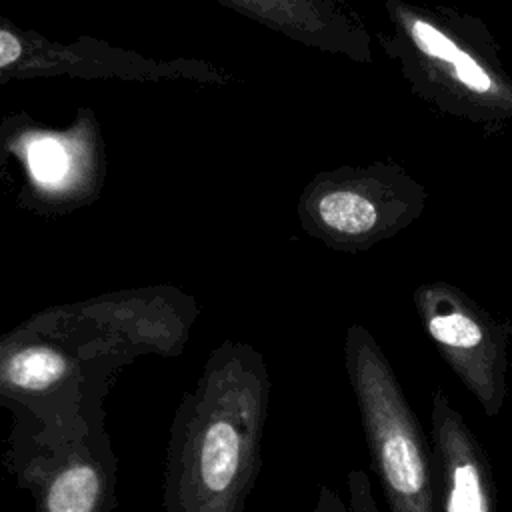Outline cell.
Instances as JSON below:
<instances>
[{"label": "cell", "instance_id": "obj_10", "mask_svg": "<svg viewBox=\"0 0 512 512\" xmlns=\"http://www.w3.org/2000/svg\"><path fill=\"white\" fill-rule=\"evenodd\" d=\"M438 512H498L494 474L484 446L438 388L430 402Z\"/></svg>", "mask_w": 512, "mask_h": 512}, {"label": "cell", "instance_id": "obj_1", "mask_svg": "<svg viewBox=\"0 0 512 512\" xmlns=\"http://www.w3.org/2000/svg\"><path fill=\"white\" fill-rule=\"evenodd\" d=\"M270 402L264 356L246 342L216 346L172 420L164 512H244L262 464Z\"/></svg>", "mask_w": 512, "mask_h": 512}, {"label": "cell", "instance_id": "obj_12", "mask_svg": "<svg viewBox=\"0 0 512 512\" xmlns=\"http://www.w3.org/2000/svg\"><path fill=\"white\" fill-rule=\"evenodd\" d=\"M10 148L26 176V198L38 210L66 212L100 190L102 166L82 136L30 132Z\"/></svg>", "mask_w": 512, "mask_h": 512}, {"label": "cell", "instance_id": "obj_6", "mask_svg": "<svg viewBox=\"0 0 512 512\" xmlns=\"http://www.w3.org/2000/svg\"><path fill=\"white\" fill-rule=\"evenodd\" d=\"M426 202V186L404 166L376 160L318 172L296 210L308 236L338 252H364L414 224Z\"/></svg>", "mask_w": 512, "mask_h": 512}, {"label": "cell", "instance_id": "obj_2", "mask_svg": "<svg viewBox=\"0 0 512 512\" xmlns=\"http://www.w3.org/2000/svg\"><path fill=\"white\" fill-rule=\"evenodd\" d=\"M384 12L380 48L418 100L488 134L512 122V74L480 16L410 0H384Z\"/></svg>", "mask_w": 512, "mask_h": 512}, {"label": "cell", "instance_id": "obj_4", "mask_svg": "<svg viewBox=\"0 0 512 512\" xmlns=\"http://www.w3.org/2000/svg\"><path fill=\"white\" fill-rule=\"evenodd\" d=\"M344 366L390 512H438L434 450L394 368L362 324L346 328Z\"/></svg>", "mask_w": 512, "mask_h": 512}, {"label": "cell", "instance_id": "obj_7", "mask_svg": "<svg viewBox=\"0 0 512 512\" xmlns=\"http://www.w3.org/2000/svg\"><path fill=\"white\" fill-rule=\"evenodd\" d=\"M414 308L426 336L488 418L506 398L508 340L512 326L494 318L466 292L446 280L414 290Z\"/></svg>", "mask_w": 512, "mask_h": 512}, {"label": "cell", "instance_id": "obj_3", "mask_svg": "<svg viewBox=\"0 0 512 512\" xmlns=\"http://www.w3.org/2000/svg\"><path fill=\"white\" fill-rule=\"evenodd\" d=\"M198 314L192 296L158 284L52 306L28 320L66 344L94 382L108 390L138 356H178Z\"/></svg>", "mask_w": 512, "mask_h": 512}, {"label": "cell", "instance_id": "obj_5", "mask_svg": "<svg viewBox=\"0 0 512 512\" xmlns=\"http://www.w3.org/2000/svg\"><path fill=\"white\" fill-rule=\"evenodd\" d=\"M106 392L66 344L30 320L0 336V406L16 418L8 440L46 446L104 422Z\"/></svg>", "mask_w": 512, "mask_h": 512}, {"label": "cell", "instance_id": "obj_8", "mask_svg": "<svg viewBox=\"0 0 512 512\" xmlns=\"http://www.w3.org/2000/svg\"><path fill=\"white\" fill-rule=\"evenodd\" d=\"M10 468L36 512H116L118 456L104 422L58 442L38 446L10 440Z\"/></svg>", "mask_w": 512, "mask_h": 512}, {"label": "cell", "instance_id": "obj_9", "mask_svg": "<svg viewBox=\"0 0 512 512\" xmlns=\"http://www.w3.org/2000/svg\"><path fill=\"white\" fill-rule=\"evenodd\" d=\"M48 74L124 78L188 76L210 82L228 80V74L218 68H210L206 62H152L90 40L80 46L56 44L0 20V80Z\"/></svg>", "mask_w": 512, "mask_h": 512}, {"label": "cell", "instance_id": "obj_11", "mask_svg": "<svg viewBox=\"0 0 512 512\" xmlns=\"http://www.w3.org/2000/svg\"><path fill=\"white\" fill-rule=\"evenodd\" d=\"M308 48L372 64V32L350 0H218Z\"/></svg>", "mask_w": 512, "mask_h": 512}, {"label": "cell", "instance_id": "obj_13", "mask_svg": "<svg viewBox=\"0 0 512 512\" xmlns=\"http://www.w3.org/2000/svg\"><path fill=\"white\" fill-rule=\"evenodd\" d=\"M314 512H350V508L342 502L340 494H336L328 486H322L320 492H318V500H316Z\"/></svg>", "mask_w": 512, "mask_h": 512}]
</instances>
